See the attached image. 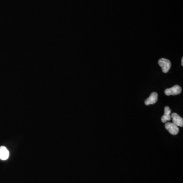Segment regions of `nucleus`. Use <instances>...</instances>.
I'll return each mask as SVG.
<instances>
[{
	"mask_svg": "<svg viewBox=\"0 0 183 183\" xmlns=\"http://www.w3.org/2000/svg\"><path fill=\"white\" fill-rule=\"evenodd\" d=\"M158 64L162 68V71L164 73H167L171 67V62L169 60L166 58H161L158 61Z\"/></svg>",
	"mask_w": 183,
	"mask_h": 183,
	"instance_id": "f257e3e1",
	"label": "nucleus"
},
{
	"mask_svg": "<svg viewBox=\"0 0 183 183\" xmlns=\"http://www.w3.org/2000/svg\"><path fill=\"white\" fill-rule=\"evenodd\" d=\"M182 92V88L179 85H175L171 88L167 89L165 90V94L167 96L176 95H179Z\"/></svg>",
	"mask_w": 183,
	"mask_h": 183,
	"instance_id": "f03ea898",
	"label": "nucleus"
},
{
	"mask_svg": "<svg viewBox=\"0 0 183 183\" xmlns=\"http://www.w3.org/2000/svg\"><path fill=\"white\" fill-rule=\"evenodd\" d=\"M165 127L170 134L174 136L178 134L179 132V129L178 126L175 125L173 123H166L165 125Z\"/></svg>",
	"mask_w": 183,
	"mask_h": 183,
	"instance_id": "7ed1b4c3",
	"label": "nucleus"
},
{
	"mask_svg": "<svg viewBox=\"0 0 183 183\" xmlns=\"http://www.w3.org/2000/svg\"><path fill=\"white\" fill-rule=\"evenodd\" d=\"M171 118L173 119V123L176 126H180L182 127L183 126V119L179 114L176 113H173L171 115Z\"/></svg>",
	"mask_w": 183,
	"mask_h": 183,
	"instance_id": "20e7f679",
	"label": "nucleus"
},
{
	"mask_svg": "<svg viewBox=\"0 0 183 183\" xmlns=\"http://www.w3.org/2000/svg\"><path fill=\"white\" fill-rule=\"evenodd\" d=\"M158 100V94L156 92H153L152 93L150 97L146 99L145 101V103L146 105H151V104H154L156 103Z\"/></svg>",
	"mask_w": 183,
	"mask_h": 183,
	"instance_id": "39448f33",
	"label": "nucleus"
},
{
	"mask_svg": "<svg viewBox=\"0 0 183 183\" xmlns=\"http://www.w3.org/2000/svg\"><path fill=\"white\" fill-rule=\"evenodd\" d=\"M9 157V152L8 149L4 147H0V159L2 160H6Z\"/></svg>",
	"mask_w": 183,
	"mask_h": 183,
	"instance_id": "423d86ee",
	"label": "nucleus"
},
{
	"mask_svg": "<svg viewBox=\"0 0 183 183\" xmlns=\"http://www.w3.org/2000/svg\"><path fill=\"white\" fill-rule=\"evenodd\" d=\"M171 109H170L169 106H166L164 108V115L161 118V121L162 123H166L167 121H170L171 119Z\"/></svg>",
	"mask_w": 183,
	"mask_h": 183,
	"instance_id": "0eeeda50",
	"label": "nucleus"
},
{
	"mask_svg": "<svg viewBox=\"0 0 183 183\" xmlns=\"http://www.w3.org/2000/svg\"><path fill=\"white\" fill-rule=\"evenodd\" d=\"M181 65L183 66V58H182V63H181Z\"/></svg>",
	"mask_w": 183,
	"mask_h": 183,
	"instance_id": "6e6552de",
	"label": "nucleus"
}]
</instances>
